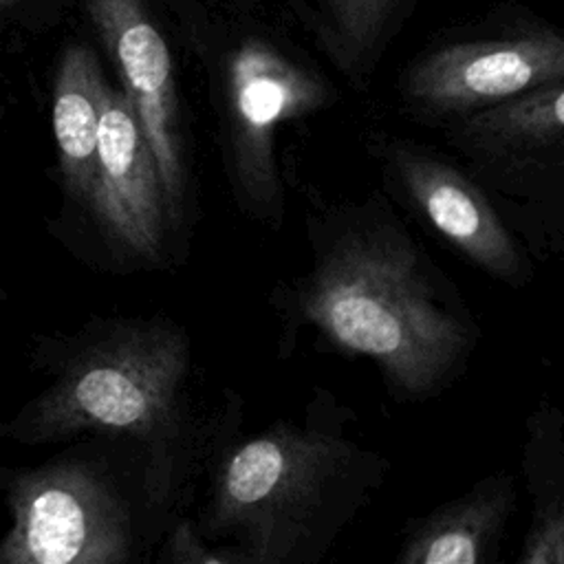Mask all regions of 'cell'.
Masks as SVG:
<instances>
[{
  "mask_svg": "<svg viewBox=\"0 0 564 564\" xmlns=\"http://www.w3.org/2000/svg\"><path fill=\"white\" fill-rule=\"evenodd\" d=\"M306 198L308 267L280 282V357L300 330L315 328L333 348L370 359L388 394L427 401L456 383L480 341V326L452 278L397 214L390 196Z\"/></svg>",
  "mask_w": 564,
  "mask_h": 564,
  "instance_id": "cell-1",
  "label": "cell"
},
{
  "mask_svg": "<svg viewBox=\"0 0 564 564\" xmlns=\"http://www.w3.org/2000/svg\"><path fill=\"white\" fill-rule=\"evenodd\" d=\"M238 414V401L200 414L192 339L181 322L163 313L97 317L66 339L51 383L0 434L26 445L77 434L130 441L145 509L163 527L187 507Z\"/></svg>",
  "mask_w": 564,
  "mask_h": 564,
  "instance_id": "cell-2",
  "label": "cell"
},
{
  "mask_svg": "<svg viewBox=\"0 0 564 564\" xmlns=\"http://www.w3.org/2000/svg\"><path fill=\"white\" fill-rule=\"evenodd\" d=\"M355 421L352 405L315 386L300 414L242 441L227 434L205 469L198 533L240 564H317L390 474Z\"/></svg>",
  "mask_w": 564,
  "mask_h": 564,
  "instance_id": "cell-3",
  "label": "cell"
},
{
  "mask_svg": "<svg viewBox=\"0 0 564 564\" xmlns=\"http://www.w3.org/2000/svg\"><path fill=\"white\" fill-rule=\"evenodd\" d=\"M443 137L533 262L557 256L564 247V79L454 119Z\"/></svg>",
  "mask_w": 564,
  "mask_h": 564,
  "instance_id": "cell-4",
  "label": "cell"
},
{
  "mask_svg": "<svg viewBox=\"0 0 564 564\" xmlns=\"http://www.w3.org/2000/svg\"><path fill=\"white\" fill-rule=\"evenodd\" d=\"M330 101L328 84L273 44L249 37L234 46L218 77V154L236 209L278 231L286 218V185L278 141Z\"/></svg>",
  "mask_w": 564,
  "mask_h": 564,
  "instance_id": "cell-5",
  "label": "cell"
},
{
  "mask_svg": "<svg viewBox=\"0 0 564 564\" xmlns=\"http://www.w3.org/2000/svg\"><path fill=\"white\" fill-rule=\"evenodd\" d=\"M11 527L0 564H128L134 511L115 476L90 456H57L7 474Z\"/></svg>",
  "mask_w": 564,
  "mask_h": 564,
  "instance_id": "cell-6",
  "label": "cell"
},
{
  "mask_svg": "<svg viewBox=\"0 0 564 564\" xmlns=\"http://www.w3.org/2000/svg\"><path fill=\"white\" fill-rule=\"evenodd\" d=\"M368 145L390 200L423 220L491 280L511 289L533 282V258L458 161L390 134L372 137Z\"/></svg>",
  "mask_w": 564,
  "mask_h": 564,
  "instance_id": "cell-7",
  "label": "cell"
},
{
  "mask_svg": "<svg viewBox=\"0 0 564 564\" xmlns=\"http://www.w3.org/2000/svg\"><path fill=\"white\" fill-rule=\"evenodd\" d=\"M88 214L110 249L132 267L163 269L176 256L156 161L123 88L106 84L97 130V174Z\"/></svg>",
  "mask_w": 564,
  "mask_h": 564,
  "instance_id": "cell-8",
  "label": "cell"
},
{
  "mask_svg": "<svg viewBox=\"0 0 564 564\" xmlns=\"http://www.w3.org/2000/svg\"><path fill=\"white\" fill-rule=\"evenodd\" d=\"M564 79L553 31L456 42L419 57L401 77L403 104L423 121L449 123L522 90Z\"/></svg>",
  "mask_w": 564,
  "mask_h": 564,
  "instance_id": "cell-9",
  "label": "cell"
},
{
  "mask_svg": "<svg viewBox=\"0 0 564 564\" xmlns=\"http://www.w3.org/2000/svg\"><path fill=\"white\" fill-rule=\"evenodd\" d=\"M88 13L134 106L159 167L174 238L183 247L189 172L170 48L141 0H88Z\"/></svg>",
  "mask_w": 564,
  "mask_h": 564,
  "instance_id": "cell-10",
  "label": "cell"
},
{
  "mask_svg": "<svg viewBox=\"0 0 564 564\" xmlns=\"http://www.w3.org/2000/svg\"><path fill=\"white\" fill-rule=\"evenodd\" d=\"M518 507L516 476L500 469L467 491L412 518L394 555L397 564H491L498 560Z\"/></svg>",
  "mask_w": 564,
  "mask_h": 564,
  "instance_id": "cell-11",
  "label": "cell"
},
{
  "mask_svg": "<svg viewBox=\"0 0 564 564\" xmlns=\"http://www.w3.org/2000/svg\"><path fill=\"white\" fill-rule=\"evenodd\" d=\"M97 55L84 44L62 53L53 84V134L66 196L88 209L97 174V130L106 88Z\"/></svg>",
  "mask_w": 564,
  "mask_h": 564,
  "instance_id": "cell-12",
  "label": "cell"
},
{
  "mask_svg": "<svg viewBox=\"0 0 564 564\" xmlns=\"http://www.w3.org/2000/svg\"><path fill=\"white\" fill-rule=\"evenodd\" d=\"M522 476L531 520L518 564H564V419L555 403L540 399L527 416Z\"/></svg>",
  "mask_w": 564,
  "mask_h": 564,
  "instance_id": "cell-13",
  "label": "cell"
},
{
  "mask_svg": "<svg viewBox=\"0 0 564 564\" xmlns=\"http://www.w3.org/2000/svg\"><path fill=\"white\" fill-rule=\"evenodd\" d=\"M326 42L337 66L361 77L375 64L392 0H322Z\"/></svg>",
  "mask_w": 564,
  "mask_h": 564,
  "instance_id": "cell-14",
  "label": "cell"
},
{
  "mask_svg": "<svg viewBox=\"0 0 564 564\" xmlns=\"http://www.w3.org/2000/svg\"><path fill=\"white\" fill-rule=\"evenodd\" d=\"M159 557L170 564H240V557L231 549L205 540L187 516H176L167 524V535Z\"/></svg>",
  "mask_w": 564,
  "mask_h": 564,
  "instance_id": "cell-15",
  "label": "cell"
},
{
  "mask_svg": "<svg viewBox=\"0 0 564 564\" xmlns=\"http://www.w3.org/2000/svg\"><path fill=\"white\" fill-rule=\"evenodd\" d=\"M9 2H13V0H0V9H2V7H7Z\"/></svg>",
  "mask_w": 564,
  "mask_h": 564,
  "instance_id": "cell-16",
  "label": "cell"
},
{
  "mask_svg": "<svg viewBox=\"0 0 564 564\" xmlns=\"http://www.w3.org/2000/svg\"><path fill=\"white\" fill-rule=\"evenodd\" d=\"M2 297H4V291H2V289H0V300H2Z\"/></svg>",
  "mask_w": 564,
  "mask_h": 564,
  "instance_id": "cell-17",
  "label": "cell"
}]
</instances>
